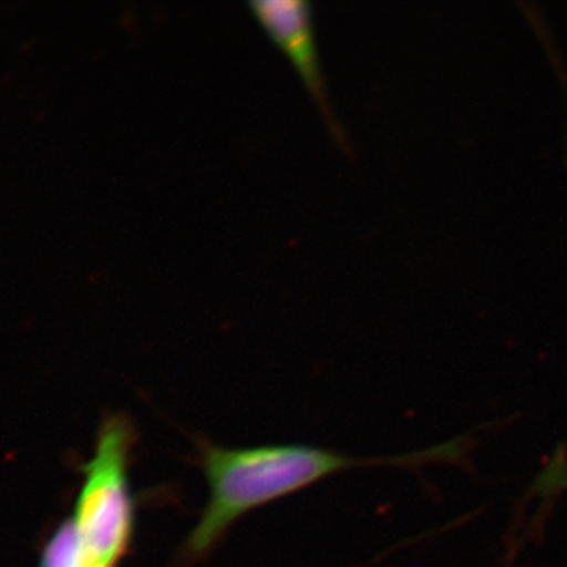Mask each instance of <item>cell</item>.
<instances>
[{
	"label": "cell",
	"instance_id": "cell-1",
	"mask_svg": "<svg viewBox=\"0 0 567 567\" xmlns=\"http://www.w3.org/2000/svg\"><path fill=\"white\" fill-rule=\"evenodd\" d=\"M208 498L203 516L183 547L186 563L210 554L227 529L249 511L303 491L369 461L308 445H265L200 450Z\"/></svg>",
	"mask_w": 567,
	"mask_h": 567
},
{
	"label": "cell",
	"instance_id": "cell-2",
	"mask_svg": "<svg viewBox=\"0 0 567 567\" xmlns=\"http://www.w3.org/2000/svg\"><path fill=\"white\" fill-rule=\"evenodd\" d=\"M133 429L125 417L107 420L95 454L84 466L74 527L87 567H115L128 550L134 528V503L128 480Z\"/></svg>",
	"mask_w": 567,
	"mask_h": 567
},
{
	"label": "cell",
	"instance_id": "cell-3",
	"mask_svg": "<svg viewBox=\"0 0 567 567\" xmlns=\"http://www.w3.org/2000/svg\"><path fill=\"white\" fill-rule=\"evenodd\" d=\"M248 7L276 47L292 62L334 140L344 144V133L336 121L324 87L311 6L305 0H257L248 2Z\"/></svg>",
	"mask_w": 567,
	"mask_h": 567
},
{
	"label": "cell",
	"instance_id": "cell-4",
	"mask_svg": "<svg viewBox=\"0 0 567 567\" xmlns=\"http://www.w3.org/2000/svg\"><path fill=\"white\" fill-rule=\"evenodd\" d=\"M40 567H87L73 518L65 522L51 537L41 557Z\"/></svg>",
	"mask_w": 567,
	"mask_h": 567
}]
</instances>
